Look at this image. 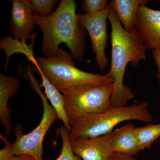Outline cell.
Wrapping results in <instances>:
<instances>
[{"mask_svg": "<svg viewBox=\"0 0 160 160\" xmlns=\"http://www.w3.org/2000/svg\"><path fill=\"white\" fill-rule=\"evenodd\" d=\"M73 0H62L53 13L48 16H35L36 25L43 33L42 52L45 57L54 56L62 43L70 49L74 62H84L86 30L80 25Z\"/></svg>", "mask_w": 160, "mask_h": 160, "instance_id": "obj_1", "label": "cell"}, {"mask_svg": "<svg viewBox=\"0 0 160 160\" xmlns=\"http://www.w3.org/2000/svg\"><path fill=\"white\" fill-rule=\"evenodd\" d=\"M108 20L111 28V59L107 73L113 81L110 103L112 107L125 106L134 97L131 89L123 83L126 67L129 63L136 67L146 60L147 48L136 29L132 32L124 29L111 4Z\"/></svg>", "mask_w": 160, "mask_h": 160, "instance_id": "obj_2", "label": "cell"}, {"mask_svg": "<svg viewBox=\"0 0 160 160\" xmlns=\"http://www.w3.org/2000/svg\"><path fill=\"white\" fill-rule=\"evenodd\" d=\"M29 68L30 71L47 78L60 92L78 85H103L113 82L108 73H90L78 69L71 54L60 48L52 57L36 58L32 66Z\"/></svg>", "mask_w": 160, "mask_h": 160, "instance_id": "obj_3", "label": "cell"}, {"mask_svg": "<svg viewBox=\"0 0 160 160\" xmlns=\"http://www.w3.org/2000/svg\"><path fill=\"white\" fill-rule=\"evenodd\" d=\"M153 117L146 102L131 106L113 107L100 113L86 116L78 120L69 131L70 140L78 138H95L109 134L125 121L151 122Z\"/></svg>", "mask_w": 160, "mask_h": 160, "instance_id": "obj_4", "label": "cell"}, {"mask_svg": "<svg viewBox=\"0 0 160 160\" xmlns=\"http://www.w3.org/2000/svg\"><path fill=\"white\" fill-rule=\"evenodd\" d=\"M113 83L103 85L83 84L63 89L65 109L71 126L81 118L112 108Z\"/></svg>", "mask_w": 160, "mask_h": 160, "instance_id": "obj_5", "label": "cell"}, {"mask_svg": "<svg viewBox=\"0 0 160 160\" xmlns=\"http://www.w3.org/2000/svg\"><path fill=\"white\" fill-rule=\"evenodd\" d=\"M27 78L30 81L35 92L38 93L42 100L43 106L42 118L38 125L27 134H22L21 126H16L15 132L16 138L12 144V150L15 156L27 155L31 156L35 160H43L44 138L52 125L58 118L56 110L48 103L46 95L41 91L38 80L29 69H27Z\"/></svg>", "mask_w": 160, "mask_h": 160, "instance_id": "obj_6", "label": "cell"}, {"mask_svg": "<svg viewBox=\"0 0 160 160\" xmlns=\"http://www.w3.org/2000/svg\"><path fill=\"white\" fill-rule=\"evenodd\" d=\"M110 9L109 3L105 10L97 13L88 14L78 13L79 22L89 33L92 50L95 55L96 62L101 71L108 66L106 49L108 46L107 21Z\"/></svg>", "mask_w": 160, "mask_h": 160, "instance_id": "obj_7", "label": "cell"}, {"mask_svg": "<svg viewBox=\"0 0 160 160\" xmlns=\"http://www.w3.org/2000/svg\"><path fill=\"white\" fill-rule=\"evenodd\" d=\"M12 3L9 29L15 38L22 42L31 40L36 25L30 0H10Z\"/></svg>", "mask_w": 160, "mask_h": 160, "instance_id": "obj_8", "label": "cell"}, {"mask_svg": "<svg viewBox=\"0 0 160 160\" xmlns=\"http://www.w3.org/2000/svg\"><path fill=\"white\" fill-rule=\"evenodd\" d=\"M113 131L95 138H78L70 140L73 152L83 160H107L112 153Z\"/></svg>", "mask_w": 160, "mask_h": 160, "instance_id": "obj_9", "label": "cell"}, {"mask_svg": "<svg viewBox=\"0 0 160 160\" xmlns=\"http://www.w3.org/2000/svg\"><path fill=\"white\" fill-rule=\"evenodd\" d=\"M135 29L147 49H160V10L140 6Z\"/></svg>", "mask_w": 160, "mask_h": 160, "instance_id": "obj_10", "label": "cell"}, {"mask_svg": "<svg viewBox=\"0 0 160 160\" xmlns=\"http://www.w3.org/2000/svg\"><path fill=\"white\" fill-rule=\"evenodd\" d=\"M20 85L18 78L0 74V121L5 129L6 138L12 130L10 115L12 111L8 107V103L10 98L18 91Z\"/></svg>", "mask_w": 160, "mask_h": 160, "instance_id": "obj_11", "label": "cell"}, {"mask_svg": "<svg viewBox=\"0 0 160 160\" xmlns=\"http://www.w3.org/2000/svg\"><path fill=\"white\" fill-rule=\"evenodd\" d=\"M135 129L134 125L129 122L113 130V153L133 156L140 152Z\"/></svg>", "mask_w": 160, "mask_h": 160, "instance_id": "obj_12", "label": "cell"}, {"mask_svg": "<svg viewBox=\"0 0 160 160\" xmlns=\"http://www.w3.org/2000/svg\"><path fill=\"white\" fill-rule=\"evenodd\" d=\"M149 2L148 0H111L109 3L124 29L132 32L136 29L139 8L146 6Z\"/></svg>", "mask_w": 160, "mask_h": 160, "instance_id": "obj_13", "label": "cell"}, {"mask_svg": "<svg viewBox=\"0 0 160 160\" xmlns=\"http://www.w3.org/2000/svg\"><path fill=\"white\" fill-rule=\"evenodd\" d=\"M37 37V33L33 32L31 43L29 45L22 42L18 39H13L10 36L2 38L0 41V49H2L6 53V61L5 64V71L8 67L9 58L15 53H22L31 62H34L36 58L33 55V46Z\"/></svg>", "mask_w": 160, "mask_h": 160, "instance_id": "obj_14", "label": "cell"}, {"mask_svg": "<svg viewBox=\"0 0 160 160\" xmlns=\"http://www.w3.org/2000/svg\"><path fill=\"white\" fill-rule=\"evenodd\" d=\"M42 82L41 87L45 89L46 97L51 103L52 106L57 113L58 118L62 122L64 126L70 131L72 126L69 122L65 109L64 97L62 94L44 76L41 75Z\"/></svg>", "mask_w": 160, "mask_h": 160, "instance_id": "obj_15", "label": "cell"}, {"mask_svg": "<svg viewBox=\"0 0 160 160\" xmlns=\"http://www.w3.org/2000/svg\"><path fill=\"white\" fill-rule=\"evenodd\" d=\"M140 151L151 148L153 143L160 137V124H149L143 127L136 128Z\"/></svg>", "mask_w": 160, "mask_h": 160, "instance_id": "obj_16", "label": "cell"}, {"mask_svg": "<svg viewBox=\"0 0 160 160\" xmlns=\"http://www.w3.org/2000/svg\"><path fill=\"white\" fill-rule=\"evenodd\" d=\"M58 131L62 145L61 153L55 160H82L78 156L73 152L72 148L69 130L62 126L60 127Z\"/></svg>", "mask_w": 160, "mask_h": 160, "instance_id": "obj_17", "label": "cell"}, {"mask_svg": "<svg viewBox=\"0 0 160 160\" xmlns=\"http://www.w3.org/2000/svg\"><path fill=\"white\" fill-rule=\"evenodd\" d=\"M58 1L57 0H31L32 9L35 15L46 17L53 12V9Z\"/></svg>", "mask_w": 160, "mask_h": 160, "instance_id": "obj_18", "label": "cell"}, {"mask_svg": "<svg viewBox=\"0 0 160 160\" xmlns=\"http://www.w3.org/2000/svg\"><path fill=\"white\" fill-rule=\"evenodd\" d=\"M107 0H83L81 6L84 14H92L103 11L108 7Z\"/></svg>", "mask_w": 160, "mask_h": 160, "instance_id": "obj_19", "label": "cell"}, {"mask_svg": "<svg viewBox=\"0 0 160 160\" xmlns=\"http://www.w3.org/2000/svg\"><path fill=\"white\" fill-rule=\"evenodd\" d=\"M0 138L5 143V147L0 150V160H11L15 156L12 150V144L2 134L0 135Z\"/></svg>", "mask_w": 160, "mask_h": 160, "instance_id": "obj_20", "label": "cell"}, {"mask_svg": "<svg viewBox=\"0 0 160 160\" xmlns=\"http://www.w3.org/2000/svg\"><path fill=\"white\" fill-rule=\"evenodd\" d=\"M152 57L154 60L155 64L157 66L158 72L157 77L160 83V49L152 50Z\"/></svg>", "mask_w": 160, "mask_h": 160, "instance_id": "obj_21", "label": "cell"}, {"mask_svg": "<svg viewBox=\"0 0 160 160\" xmlns=\"http://www.w3.org/2000/svg\"><path fill=\"white\" fill-rule=\"evenodd\" d=\"M107 160H135L132 156L112 153Z\"/></svg>", "mask_w": 160, "mask_h": 160, "instance_id": "obj_22", "label": "cell"}, {"mask_svg": "<svg viewBox=\"0 0 160 160\" xmlns=\"http://www.w3.org/2000/svg\"><path fill=\"white\" fill-rule=\"evenodd\" d=\"M11 160H35L31 156L27 155H22L16 156L13 157Z\"/></svg>", "mask_w": 160, "mask_h": 160, "instance_id": "obj_23", "label": "cell"}]
</instances>
